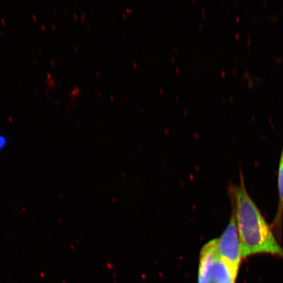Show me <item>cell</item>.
<instances>
[{"label": "cell", "instance_id": "obj_1", "mask_svg": "<svg viewBox=\"0 0 283 283\" xmlns=\"http://www.w3.org/2000/svg\"><path fill=\"white\" fill-rule=\"evenodd\" d=\"M230 190L232 214L238 228L243 259L259 254H271L283 259V248L248 194L242 175L240 185H233Z\"/></svg>", "mask_w": 283, "mask_h": 283}, {"label": "cell", "instance_id": "obj_2", "mask_svg": "<svg viewBox=\"0 0 283 283\" xmlns=\"http://www.w3.org/2000/svg\"><path fill=\"white\" fill-rule=\"evenodd\" d=\"M218 256L223 261L240 267L243 260L242 248L234 216L219 240H217Z\"/></svg>", "mask_w": 283, "mask_h": 283}, {"label": "cell", "instance_id": "obj_3", "mask_svg": "<svg viewBox=\"0 0 283 283\" xmlns=\"http://www.w3.org/2000/svg\"><path fill=\"white\" fill-rule=\"evenodd\" d=\"M219 257L217 251V240L204 246L200 256L198 283H212V273Z\"/></svg>", "mask_w": 283, "mask_h": 283}, {"label": "cell", "instance_id": "obj_4", "mask_svg": "<svg viewBox=\"0 0 283 283\" xmlns=\"http://www.w3.org/2000/svg\"><path fill=\"white\" fill-rule=\"evenodd\" d=\"M240 267L218 257L212 273V283H235Z\"/></svg>", "mask_w": 283, "mask_h": 283}, {"label": "cell", "instance_id": "obj_5", "mask_svg": "<svg viewBox=\"0 0 283 283\" xmlns=\"http://www.w3.org/2000/svg\"><path fill=\"white\" fill-rule=\"evenodd\" d=\"M279 204L276 216L273 222V228L278 235L281 232L283 216V155L281 154L278 173Z\"/></svg>", "mask_w": 283, "mask_h": 283}, {"label": "cell", "instance_id": "obj_6", "mask_svg": "<svg viewBox=\"0 0 283 283\" xmlns=\"http://www.w3.org/2000/svg\"><path fill=\"white\" fill-rule=\"evenodd\" d=\"M6 138H5L4 136L0 135V151L3 150V149L5 148V146H6Z\"/></svg>", "mask_w": 283, "mask_h": 283}, {"label": "cell", "instance_id": "obj_7", "mask_svg": "<svg viewBox=\"0 0 283 283\" xmlns=\"http://www.w3.org/2000/svg\"><path fill=\"white\" fill-rule=\"evenodd\" d=\"M281 154L283 155V151H282V154Z\"/></svg>", "mask_w": 283, "mask_h": 283}]
</instances>
